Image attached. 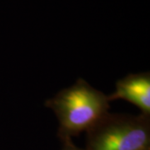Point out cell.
<instances>
[{"instance_id": "7a4b0ae2", "label": "cell", "mask_w": 150, "mask_h": 150, "mask_svg": "<svg viewBox=\"0 0 150 150\" xmlns=\"http://www.w3.org/2000/svg\"><path fill=\"white\" fill-rule=\"evenodd\" d=\"M142 118H111L106 116L92 141L91 150H147L149 130Z\"/></svg>"}, {"instance_id": "3957f363", "label": "cell", "mask_w": 150, "mask_h": 150, "mask_svg": "<svg viewBox=\"0 0 150 150\" xmlns=\"http://www.w3.org/2000/svg\"><path fill=\"white\" fill-rule=\"evenodd\" d=\"M108 101L122 98L135 104L145 114L150 112V78L149 74H134L119 80Z\"/></svg>"}, {"instance_id": "277c9868", "label": "cell", "mask_w": 150, "mask_h": 150, "mask_svg": "<svg viewBox=\"0 0 150 150\" xmlns=\"http://www.w3.org/2000/svg\"><path fill=\"white\" fill-rule=\"evenodd\" d=\"M64 150H77L74 148H73V147H67V148H65Z\"/></svg>"}, {"instance_id": "6da1fadb", "label": "cell", "mask_w": 150, "mask_h": 150, "mask_svg": "<svg viewBox=\"0 0 150 150\" xmlns=\"http://www.w3.org/2000/svg\"><path fill=\"white\" fill-rule=\"evenodd\" d=\"M61 127L74 134L93 129L107 116L108 98L103 93L79 81L57 94L48 102Z\"/></svg>"}]
</instances>
